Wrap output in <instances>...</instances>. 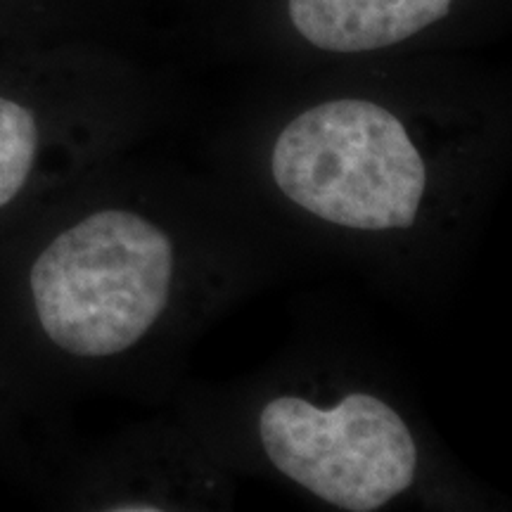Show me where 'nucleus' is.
Masks as SVG:
<instances>
[{
    "mask_svg": "<svg viewBox=\"0 0 512 512\" xmlns=\"http://www.w3.org/2000/svg\"><path fill=\"white\" fill-rule=\"evenodd\" d=\"M486 143L430 133L382 100L339 95L256 138L252 174L273 209L313 238L413 256L465 221Z\"/></svg>",
    "mask_w": 512,
    "mask_h": 512,
    "instance_id": "obj_1",
    "label": "nucleus"
},
{
    "mask_svg": "<svg viewBox=\"0 0 512 512\" xmlns=\"http://www.w3.org/2000/svg\"><path fill=\"white\" fill-rule=\"evenodd\" d=\"M240 261L204 214L138 185L38 249L27 292L38 330L64 356L143 368L238 287Z\"/></svg>",
    "mask_w": 512,
    "mask_h": 512,
    "instance_id": "obj_2",
    "label": "nucleus"
},
{
    "mask_svg": "<svg viewBox=\"0 0 512 512\" xmlns=\"http://www.w3.org/2000/svg\"><path fill=\"white\" fill-rule=\"evenodd\" d=\"M256 456L313 501L377 512L427 479V444L392 396L344 377H294L249 401Z\"/></svg>",
    "mask_w": 512,
    "mask_h": 512,
    "instance_id": "obj_3",
    "label": "nucleus"
},
{
    "mask_svg": "<svg viewBox=\"0 0 512 512\" xmlns=\"http://www.w3.org/2000/svg\"><path fill=\"white\" fill-rule=\"evenodd\" d=\"M456 0H287L290 24L325 53L358 55L394 48L434 27Z\"/></svg>",
    "mask_w": 512,
    "mask_h": 512,
    "instance_id": "obj_4",
    "label": "nucleus"
},
{
    "mask_svg": "<svg viewBox=\"0 0 512 512\" xmlns=\"http://www.w3.org/2000/svg\"><path fill=\"white\" fill-rule=\"evenodd\" d=\"M43 126L24 102L0 95V211L29 188L41 162Z\"/></svg>",
    "mask_w": 512,
    "mask_h": 512,
    "instance_id": "obj_5",
    "label": "nucleus"
}]
</instances>
